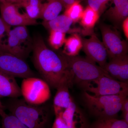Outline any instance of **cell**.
I'll return each instance as SVG.
<instances>
[{
	"label": "cell",
	"mask_w": 128,
	"mask_h": 128,
	"mask_svg": "<svg viewBox=\"0 0 128 128\" xmlns=\"http://www.w3.org/2000/svg\"><path fill=\"white\" fill-rule=\"evenodd\" d=\"M80 85L85 92L96 96L127 94L128 83L115 80L111 76H103Z\"/></svg>",
	"instance_id": "cell-5"
},
{
	"label": "cell",
	"mask_w": 128,
	"mask_h": 128,
	"mask_svg": "<svg viewBox=\"0 0 128 128\" xmlns=\"http://www.w3.org/2000/svg\"><path fill=\"white\" fill-rule=\"evenodd\" d=\"M128 94L96 96L84 92L83 99L91 113L98 118H115Z\"/></svg>",
	"instance_id": "cell-3"
},
{
	"label": "cell",
	"mask_w": 128,
	"mask_h": 128,
	"mask_svg": "<svg viewBox=\"0 0 128 128\" xmlns=\"http://www.w3.org/2000/svg\"><path fill=\"white\" fill-rule=\"evenodd\" d=\"M12 32L25 46H30V41L28 30L26 26H17L11 29Z\"/></svg>",
	"instance_id": "cell-26"
},
{
	"label": "cell",
	"mask_w": 128,
	"mask_h": 128,
	"mask_svg": "<svg viewBox=\"0 0 128 128\" xmlns=\"http://www.w3.org/2000/svg\"><path fill=\"white\" fill-rule=\"evenodd\" d=\"M68 85H60L57 88V91L53 102V108L56 116L62 114L68 108L73 100Z\"/></svg>",
	"instance_id": "cell-15"
},
{
	"label": "cell",
	"mask_w": 128,
	"mask_h": 128,
	"mask_svg": "<svg viewBox=\"0 0 128 128\" xmlns=\"http://www.w3.org/2000/svg\"><path fill=\"white\" fill-rule=\"evenodd\" d=\"M5 107L4 105L2 104L1 101L0 100V115L4 112Z\"/></svg>",
	"instance_id": "cell-34"
},
{
	"label": "cell",
	"mask_w": 128,
	"mask_h": 128,
	"mask_svg": "<svg viewBox=\"0 0 128 128\" xmlns=\"http://www.w3.org/2000/svg\"><path fill=\"white\" fill-rule=\"evenodd\" d=\"M126 39H128V17L126 18L122 23L121 26Z\"/></svg>",
	"instance_id": "cell-30"
},
{
	"label": "cell",
	"mask_w": 128,
	"mask_h": 128,
	"mask_svg": "<svg viewBox=\"0 0 128 128\" xmlns=\"http://www.w3.org/2000/svg\"><path fill=\"white\" fill-rule=\"evenodd\" d=\"M102 42L110 60L128 55V44L117 30L104 24L100 26Z\"/></svg>",
	"instance_id": "cell-8"
},
{
	"label": "cell",
	"mask_w": 128,
	"mask_h": 128,
	"mask_svg": "<svg viewBox=\"0 0 128 128\" xmlns=\"http://www.w3.org/2000/svg\"></svg>",
	"instance_id": "cell-39"
},
{
	"label": "cell",
	"mask_w": 128,
	"mask_h": 128,
	"mask_svg": "<svg viewBox=\"0 0 128 128\" xmlns=\"http://www.w3.org/2000/svg\"><path fill=\"white\" fill-rule=\"evenodd\" d=\"M64 55L73 74L74 83L80 84L103 76H110L104 69L87 57Z\"/></svg>",
	"instance_id": "cell-4"
},
{
	"label": "cell",
	"mask_w": 128,
	"mask_h": 128,
	"mask_svg": "<svg viewBox=\"0 0 128 128\" xmlns=\"http://www.w3.org/2000/svg\"><path fill=\"white\" fill-rule=\"evenodd\" d=\"M103 68L113 78L122 82H128V55L110 60Z\"/></svg>",
	"instance_id": "cell-11"
},
{
	"label": "cell",
	"mask_w": 128,
	"mask_h": 128,
	"mask_svg": "<svg viewBox=\"0 0 128 128\" xmlns=\"http://www.w3.org/2000/svg\"><path fill=\"white\" fill-rule=\"evenodd\" d=\"M50 86L43 79L35 76L24 78L20 87L23 99L32 105L46 103L51 96Z\"/></svg>",
	"instance_id": "cell-6"
},
{
	"label": "cell",
	"mask_w": 128,
	"mask_h": 128,
	"mask_svg": "<svg viewBox=\"0 0 128 128\" xmlns=\"http://www.w3.org/2000/svg\"></svg>",
	"instance_id": "cell-40"
},
{
	"label": "cell",
	"mask_w": 128,
	"mask_h": 128,
	"mask_svg": "<svg viewBox=\"0 0 128 128\" xmlns=\"http://www.w3.org/2000/svg\"><path fill=\"white\" fill-rule=\"evenodd\" d=\"M2 117L1 128H29L16 117L5 112L0 114Z\"/></svg>",
	"instance_id": "cell-23"
},
{
	"label": "cell",
	"mask_w": 128,
	"mask_h": 128,
	"mask_svg": "<svg viewBox=\"0 0 128 128\" xmlns=\"http://www.w3.org/2000/svg\"><path fill=\"white\" fill-rule=\"evenodd\" d=\"M15 4L18 8H24L30 18L35 20L41 18L43 4L41 0H19Z\"/></svg>",
	"instance_id": "cell-20"
},
{
	"label": "cell",
	"mask_w": 128,
	"mask_h": 128,
	"mask_svg": "<svg viewBox=\"0 0 128 128\" xmlns=\"http://www.w3.org/2000/svg\"><path fill=\"white\" fill-rule=\"evenodd\" d=\"M22 96L20 88L15 78L0 73V98H18Z\"/></svg>",
	"instance_id": "cell-16"
},
{
	"label": "cell",
	"mask_w": 128,
	"mask_h": 128,
	"mask_svg": "<svg viewBox=\"0 0 128 128\" xmlns=\"http://www.w3.org/2000/svg\"><path fill=\"white\" fill-rule=\"evenodd\" d=\"M1 17L10 26H26L38 24L36 20L30 18L25 13H21L15 4L5 2L0 3Z\"/></svg>",
	"instance_id": "cell-9"
},
{
	"label": "cell",
	"mask_w": 128,
	"mask_h": 128,
	"mask_svg": "<svg viewBox=\"0 0 128 128\" xmlns=\"http://www.w3.org/2000/svg\"><path fill=\"white\" fill-rule=\"evenodd\" d=\"M7 37L6 44L8 52L25 60L29 54L30 49L22 43L11 29L8 33Z\"/></svg>",
	"instance_id": "cell-17"
},
{
	"label": "cell",
	"mask_w": 128,
	"mask_h": 128,
	"mask_svg": "<svg viewBox=\"0 0 128 128\" xmlns=\"http://www.w3.org/2000/svg\"><path fill=\"white\" fill-rule=\"evenodd\" d=\"M121 111L122 112V114L128 112V99L127 98L124 100L121 107Z\"/></svg>",
	"instance_id": "cell-32"
},
{
	"label": "cell",
	"mask_w": 128,
	"mask_h": 128,
	"mask_svg": "<svg viewBox=\"0 0 128 128\" xmlns=\"http://www.w3.org/2000/svg\"><path fill=\"white\" fill-rule=\"evenodd\" d=\"M52 128H66V124L62 117V114L56 116Z\"/></svg>",
	"instance_id": "cell-29"
},
{
	"label": "cell",
	"mask_w": 128,
	"mask_h": 128,
	"mask_svg": "<svg viewBox=\"0 0 128 128\" xmlns=\"http://www.w3.org/2000/svg\"><path fill=\"white\" fill-rule=\"evenodd\" d=\"M96 0L100 4L106 7V4L110 1V0Z\"/></svg>",
	"instance_id": "cell-33"
},
{
	"label": "cell",
	"mask_w": 128,
	"mask_h": 128,
	"mask_svg": "<svg viewBox=\"0 0 128 128\" xmlns=\"http://www.w3.org/2000/svg\"><path fill=\"white\" fill-rule=\"evenodd\" d=\"M83 50L87 57L103 68L107 63V52L102 42L94 34L89 38L82 39Z\"/></svg>",
	"instance_id": "cell-10"
},
{
	"label": "cell",
	"mask_w": 128,
	"mask_h": 128,
	"mask_svg": "<svg viewBox=\"0 0 128 128\" xmlns=\"http://www.w3.org/2000/svg\"><path fill=\"white\" fill-rule=\"evenodd\" d=\"M32 50L34 66L50 87L57 89L63 84L70 88L72 86L74 76L63 53L49 48L40 35L34 37Z\"/></svg>",
	"instance_id": "cell-1"
},
{
	"label": "cell",
	"mask_w": 128,
	"mask_h": 128,
	"mask_svg": "<svg viewBox=\"0 0 128 128\" xmlns=\"http://www.w3.org/2000/svg\"><path fill=\"white\" fill-rule=\"evenodd\" d=\"M11 27L3 20L0 16V52H8L6 44L4 38L6 36H7Z\"/></svg>",
	"instance_id": "cell-27"
},
{
	"label": "cell",
	"mask_w": 128,
	"mask_h": 128,
	"mask_svg": "<svg viewBox=\"0 0 128 128\" xmlns=\"http://www.w3.org/2000/svg\"><path fill=\"white\" fill-rule=\"evenodd\" d=\"M4 106L10 114L28 128H46L49 121L50 110L45 104L33 105L23 98H9Z\"/></svg>",
	"instance_id": "cell-2"
},
{
	"label": "cell",
	"mask_w": 128,
	"mask_h": 128,
	"mask_svg": "<svg viewBox=\"0 0 128 128\" xmlns=\"http://www.w3.org/2000/svg\"><path fill=\"white\" fill-rule=\"evenodd\" d=\"M112 2L105 15L115 27L118 28L128 17V0H112Z\"/></svg>",
	"instance_id": "cell-12"
},
{
	"label": "cell",
	"mask_w": 128,
	"mask_h": 128,
	"mask_svg": "<svg viewBox=\"0 0 128 128\" xmlns=\"http://www.w3.org/2000/svg\"><path fill=\"white\" fill-rule=\"evenodd\" d=\"M88 6L97 12L100 16L103 13L106 7L98 3L96 0H87Z\"/></svg>",
	"instance_id": "cell-28"
},
{
	"label": "cell",
	"mask_w": 128,
	"mask_h": 128,
	"mask_svg": "<svg viewBox=\"0 0 128 128\" xmlns=\"http://www.w3.org/2000/svg\"><path fill=\"white\" fill-rule=\"evenodd\" d=\"M64 44L63 54L68 56H76L82 48V39L78 33L73 34L66 39Z\"/></svg>",
	"instance_id": "cell-21"
},
{
	"label": "cell",
	"mask_w": 128,
	"mask_h": 128,
	"mask_svg": "<svg viewBox=\"0 0 128 128\" xmlns=\"http://www.w3.org/2000/svg\"><path fill=\"white\" fill-rule=\"evenodd\" d=\"M19 0H6V2L12 4H16Z\"/></svg>",
	"instance_id": "cell-36"
},
{
	"label": "cell",
	"mask_w": 128,
	"mask_h": 128,
	"mask_svg": "<svg viewBox=\"0 0 128 128\" xmlns=\"http://www.w3.org/2000/svg\"><path fill=\"white\" fill-rule=\"evenodd\" d=\"M74 23L70 18L64 14L59 15L57 17L51 20L44 22L42 24L44 28L50 31H59L68 33H78L82 32L80 28H73V25Z\"/></svg>",
	"instance_id": "cell-14"
},
{
	"label": "cell",
	"mask_w": 128,
	"mask_h": 128,
	"mask_svg": "<svg viewBox=\"0 0 128 128\" xmlns=\"http://www.w3.org/2000/svg\"><path fill=\"white\" fill-rule=\"evenodd\" d=\"M89 128H128V124L116 118H98Z\"/></svg>",
	"instance_id": "cell-22"
},
{
	"label": "cell",
	"mask_w": 128,
	"mask_h": 128,
	"mask_svg": "<svg viewBox=\"0 0 128 128\" xmlns=\"http://www.w3.org/2000/svg\"><path fill=\"white\" fill-rule=\"evenodd\" d=\"M0 73L23 79L35 76L25 60L8 52H0Z\"/></svg>",
	"instance_id": "cell-7"
},
{
	"label": "cell",
	"mask_w": 128,
	"mask_h": 128,
	"mask_svg": "<svg viewBox=\"0 0 128 128\" xmlns=\"http://www.w3.org/2000/svg\"><path fill=\"white\" fill-rule=\"evenodd\" d=\"M62 115L66 128H88L86 117L73 101Z\"/></svg>",
	"instance_id": "cell-13"
},
{
	"label": "cell",
	"mask_w": 128,
	"mask_h": 128,
	"mask_svg": "<svg viewBox=\"0 0 128 128\" xmlns=\"http://www.w3.org/2000/svg\"><path fill=\"white\" fill-rule=\"evenodd\" d=\"M100 16L97 12L88 6L80 19L81 25L83 28L82 30V34L91 35L94 34L93 28Z\"/></svg>",
	"instance_id": "cell-18"
},
{
	"label": "cell",
	"mask_w": 128,
	"mask_h": 128,
	"mask_svg": "<svg viewBox=\"0 0 128 128\" xmlns=\"http://www.w3.org/2000/svg\"><path fill=\"white\" fill-rule=\"evenodd\" d=\"M122 114L124 120L128 124V112L123 113Z\"/></svg>",
	"instance_id": "cell-35"
},
{
	"label": "cell",
	"mask_w": 128,
	"mask_h": 128,
	"mask_svg": "<svg viewBox=\"0 0 128 128\" xmlns=\"http://www.w3.org/2000/svg\"><path fill=\"white\" fill-rule=\"evenodd\" d=\"M64 8L61 0H50L43 3L40 18L44 22L51 20L59 16Z\"/></svg>",
	"instance_id": "cell-19"
},
{
	"label": "cell",
	"mask_w": 128,
	"mask_h": 128,
	"mask_svg": "<svg viewBox=\"0 0 128 128\" xmlns=\"http://www.w3.org/2000/svg\"><path fill=\"white\" fill-rule=\"evenodd\" d=\"M84 10L80 2H76L66 8L64 14L70 18L75 23L81 19Z\"/></svg>",
	"instance_id": "cell-24"
},
{
	"label": "cell",
	"mask_w": 128,
	"mask_h": 128,
	"mask_svg": "<svg viewBox=\"0 0 128 128\" xmlns=\"http://www.w3.org/2000/svg\"><path fill=\"white\" fill-rule=\"evenodd\" d=\"M66 34L59 31H50L49 37V43L50 46L54 49L58 50L64 44Z\"/></svg>",
	"instance_id": "cell-25"
},
{
	"label": "cell",
	"mask_w": 128,
	"mask_h": 128,
	"mask_svg": "<svg viewBox=\"0 0 128 128\" xmlns=\"http://www.w3.org/2000/svg\"><path fill=\"white\" fill-rule=\"evenodd\" d=\"M6 1V0H0V3L5 2Z\"/></svg>",
	"instance_id": "cell-37"
},
{
	"label": "cell",
	"mask_w": 128,
	"mask_h": 128,
	"mask_svg": "<svg viewBox=\"0 0 128 128\" xmlns=\"http://www.w3.org/2000/svg\"><path fill=\"white\" fill-rule=\"evenodd\" d=\"M65 8L76 2H80L82 0H61Z\"/></svg>",
	"instance_id": "cell-31"
},
{
	"label": "cell",
	"mask_w": 128,
	"mask_h": 128,
	"mask_svg": "<svg viewBox=\"0 0 128 128\" xmlns=\"http://www.w3.org/2000/svg\"><path fill=\"white\" fill-rule=\"evenodd\" d=\"M47 0L48 1L50 0Z\"/></svg>",
	"instance_id": "cell-38"
}]
</instances>
